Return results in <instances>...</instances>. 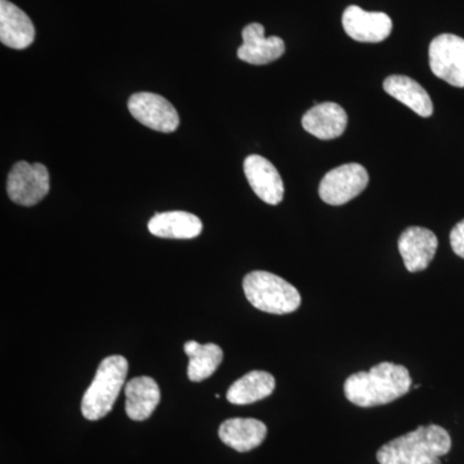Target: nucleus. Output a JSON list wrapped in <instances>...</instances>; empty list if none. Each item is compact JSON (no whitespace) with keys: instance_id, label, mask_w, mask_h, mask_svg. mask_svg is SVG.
I'll list each match as a JSON object with an SVG mask.
<instances>
[{"instance_id":"obj_12","label":"nucleus","mask_w":464,"mask_h":464,"mask_svg":"<svg viewBox=\"0 0 464 464\" xmlns=\"http://www.w3.org/2000/svg\"><path fill=\"white\" fill-rule=\"evenodd\" d=\"M243 45L237 50V57L250 65H267L279 60L285 53V43L279 36H266L261 24H249L244 27Z\"/></svg>"},{"instance_id":"obj_11","label":"nucleus","mask_w":464,"mask_h":464,"mask_svg":"<svg viewBox=\"0 0 464 464\" xmlns=\"http://www.w3.org/2000/svg\"><path fill=\"white\" fill-rule=\"evenodd\" d=\"M244 173L259 199L270 206L282 203L285 188L282 177L270 160L259 155H250L244 161Z\"/></svg>"},{"instance_id":"obj_4","label":"nucleus","mask_w":464,"mask_h":464,"mask_svg":"<svg viewBox=\"0 0 464 464\" xmlns=\"http://www.w3.org/2000/svg\"><path fill=\"white\" fill-rule=\"evenodd\" d=\"M244 293L253 307L274 315L295 313L301 306L295 286L267 271H253L244 277Z\"/></svg>"},{"instance_id":"obj_14","label":"nucleus","mask_w":464,"mask_h":464,"mask_svg":"<svg viewBox=\"0 0 464 464\" xmlns=\"http://www.w3.org/2000/svg\"><path fill=\"white\" fill-rule=\"evenodd\" d=\"M35 39V27L23 11L8 0H0V42L14 50H25Z\"/></svg>"},{"instance_id":"obj_16","label":"nucleus","mask_w":464,"mask_h":464,"mask_svg":"<svg viewBox=\"0 0 464 464\" xmlns=\"http://www.w3.org/2000/svg\"><path fill=\"white\" fill-rule=\"evenodd\" d=\"M149 231L163 239H195L203 232V222L192 213L173 210L152 217Z\"/></svg>"},{"instance_id":"obj_15","label":"nucleus","mask_w":464,"mask_h":464,"mask_svg":"<svg viewBox=\"0 0 464 464\" xmlns=\"http://www.w3.org/2000/svg\"><path fill=\"white\" fill-rule=\"evenodd\" d=\"M218 435L227 447L239 453H246L265 441L267 427L253 418H231L219 426Z\"/></svg>"},{"instance_id":"obj_9","label":"nucleus","mask_w":464,"mask_h":464,"mask_svg":"<svg viewBox=\"0 0 464 464\" xmlns=\"http://www.w3.org/2000/svg\"><path fill=\"white\" fill-rule=\"evenodd\" d=\"M342 24L350 38L362 43L383 42L392 32V21L389 14L364 11L357 5L344 9Z\"/></svg>"},{"instance_id":"obj_1","label":"nucleus","mask_w":464,"mask_h":464,"mask_svg":"<svg viewBox=\"0 0 464 464\" xmlns=\"http://www.w3.org/2000/svg\"><path fill=\"white\" fill-rule=\"evenodd\" d=\"M411 387V373L404 365L384 362L350 375L344 382V396L360 408H374L402 398Z\"/></svg>"},{"instance_id":"obj_6","label":"nucleus","mask_w":464,"mask_h":464,"mask_svg":"<svg viewBox=\"0 0 464 464\" xmlns=\"http://www.w3.org/2000/svg\"><path fill=\"white\" fill-rule=\"evenodd\" d=\"M368 183V170L362 164H343L324 176L319 186V195L324 203L329 206H343L359 197Z\"/></svg>"},{"instance_id":"obj_2","label":"nucleus","mask_w":464,"mask_h":464,"mask_svg":"<svg viewBox=\"0 0 464 464\" xmlns=\"http://www.w3.org/2000/svg\"><path fill=\"white\" fill-rule=\"evenodd\" d=\"M451 449L447 430L430 424L387 442L377 451L380 464H441Z\"/></svg>"},{"instance_id":"obj_21","label":"nucleus","mask_w":464,"mask_h":464,"mask_svg":"<svg viewBox=\"0 0 464 464\" xmlns=\"http://www.w3.org/2000/svg\"><path fill=\"white\" fill-rule=\"evenodd\" d=\"M450 246L458 257L464 259V219L454 226L450 232Z\"/></svg>"},{"instance_id":"obj_8","label":"nucleus","mask_w":464,"mask_h":464,"mask_svg":"<svg viewBox=\"0 0 464 464\" xmlns=\"http://www.w3.org/2000/svg\"><path fill=\"white\" fill-rule=\"evenodd\" d=\"M130 114L140 123L161 133H172L179 128L176 108L160 94L140 92L128 101Z\"/></svg>"},{"instance_id":"obj_10","label":"nucleus","mask_w":464,"mask_h":464,"mask_svg":"<svg viewBox=\"0 0 464 464\" xmlns=\"http://www.w3.org/2000/svg\"><path fill=\"white\" fill-rule=\"evenodd\" d=\"M398 246L406 270L420 273L431 264L439 241L429 228L411 226L400 235Z\"/></svg>"},{"instance_id":"obj_7","label":"nucleus","mask_w":464,"mask_h":464,"mask_svg":"<svg viewBox=\"0 0 464 464\" xmlns=\"http://www.w3.org/2000/svg\"><path fill=\"white\" fill-rule=\"evenodd\" d=\"M433 74L453 87L464 88V39L453 34L436 36L430 44Z\"/></svg>"},{"instance_id":"obj_13","label":"nucleus","mask_w":464,"mask_h":464,"mask_svg":"<svg viewBox=\"0 0 464 464\" xmlns=\"http://www.w3.org/2000/svg\"><path fill=\"white\" fill-rule=\"evenodd\" d=\"M348 124L347 112L338 103H317L313 109L304 112L302 118V127L307 133L313 134L316 139H338L346 130Z\"/></svg>"},{"instance_id":"obj_17","label":"nucleus","mask_w":464,"mask_h":464,"mask_svg":"<svg viewBox=\"0 0 464 464\" xmlns=\"http://www.w3.org/2000/svg\"><path fill=\"white\" fill-rule=\"evenodd\" d=\"M125 411L136 422L148 420L160 402L161 393L157 382L150 377L133 378L125 384Z\"/></svg>"},{"instance_id":"obj_20","label":"nucleus","mask_w":464,"mask_h":464,"mask_svg":"<svg viewBox=\"0 0 464 464\" xmlns=\"http://www.w3.org/2000/svg\"><path fill=\"white\" fill-rule=\"evenodd\" d=\"M183 351L190 359L188 377L192 382H201L215 374L224 360V351L215 343L200 344L197 341H188Z\"/></svg>"},{"instance_id":"obj_3","label":"nucleus","mask_w":464,"mask_h":464,"mask_svg":"<svg viewBox=\"0 0 464 464\" xmlns=\"http://www.w3.org/2000/svg\"><path fill=\"white\" fill-rule=\"evenodd\" d=\"M128 374L124 356L112 355L101 362L91 386L82 399V414L85 420H99L112 411Z\"/></svg>"},{"instance_id":"obj_18","label":"nucleus","mask_w":464,"mask_h":464,"mask_svg":"<svg viewBox=\"0 0 464 464\" xmlns=\"http://www.w3.org/2000/svg\"><path fill=\"white\" fill-rule=\"evenodd\" d=\"M383 90L391 97L413 110L415 114L423 116V118L432 115L431 97L414 79L404 75H391L384 81Z\"/></svg>"},{"instance_id":"obj_5","label":"nucleus","mask_w":464,"mask_h":464,"mask_svg":"<svg viewBox=\"0 0 464 464\" xmlns=\"http://www.w3.org/2000/svg\"><path fill=\"white\" fill-rule=\"evenodd\" d=\"M9 199L18 206L33 207L50 192V173L41 163L18 161L8 174Z\"/></svg>"},{"instance_id":"obj_19","label":"nucleus","mask_w":464,"mask_h":464,"mask_svg":"<svg viewBox=\"0 0 464 464\" xmlns=\"http://www.w3.org/2000/svg\"><path fill=\"white\" fill-rule=\"evenodd\" d=\"M275 387L276 382L274 375L267 372L253 371L231 384L226 399L234 405H249L273 395Z\"/></svg>"}]
</instances>
